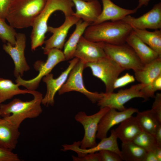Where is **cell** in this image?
Wrapping results in <instances>:
<instances>
[{
    "instance_id": "obj_31",
    "label": "cell",
    "mask_w": 161,
    "mask_h": 161,
    "mask_svg": "<svg viewBox=\"0 0 161 161\" xmlns=\"http://www.w3.org/2000/svg\"><path fill=\"white\" fill-rule=\"evenodd\" d=\"M161 90V75H160L151 83L144 85L140 91L148 100L149 97H154L155 92Z\"/></svg>"
},
{
    "instance_id": "obj_4",
    "label": "cell",
    "mask_w": 161,
    "mask_h": 161,
    "mask_svg": "<svg viewBox=\"0 0 161 161\" xmlns=\"http://www.w3.org/2000/svg\"><path fill=\"white\" fill-rule=\"evenodd\" d=\"M47 0H12L6 19L14 28L32 27Z\"/></svg>"
},
{
    "instance_id": "obj_20",
    "label": "cell",
    "mask_w": 161,
    "mask_h": 161,
    "mask_svg": "<svg viewBox=\"0 0 161 161\" xmlns=\"http://www.w3.org/2000/svg\"><path fill=\"white\" fill-rule=\"evenodd\" d=\"M126 43L132 48L144 65L159 57H161L157 53L144 43L133 30L127 37Z\"/></svg>"
},
{
    "instance_id": "obj_5",
    "label": "cell",
    "mask_w": 161,
    "mask_h": 161,
    "mask_svg": "<svg viewBox=\"0 0 161 161\" xmlns=\"http://www.w3.org/2000/svg\"><path fill=\"white\" fill-rule=\"evenodd\" d=\"M44 54L47 55L46 61H38L34 64V68L39 72L38 75L35 78L27 80L23 79L20 76H18L16 82L19 86H23L29 90H35L43 78L50 73L58 64L66 60L63 52L61 49H52Z\"/></svg>"
},
{
    "instance_id": "obj_43",
    "label": "cell",
    "mask_w": 161,
    "mask_h": 161,
    "mask_svg": "<svg viewBox=\"0 0 161 161\" xmlns=\"http://www.w3.org/2000/svg\"><path fill=\"white\" fill-rule=\"evenodd\" d=\"M1 116V115H0V117Z\"/></svg>"
},
{
    "instance_id": "obj_29",
    "label": "cell",
    "mask_w": 161,
    "mask_h": 161,
    "mask_svg": "<svg viewBox=\"0 0 161 161\" xmlns=\"http://www.w3.org/2000/svg\"><path fill=\"white\" fill-rule=\"evenodd\" d=\"M132 142L147 151L154 149L157 146L154 135L143 131Z\"/></svg>"
},
{
    "instance_id": "obj_35",
    "label": "cell",
    "mask_w": 161,
    "mask_h": 161,
    "mask_svg": "<svg viewBox=\"0 0 161 161\" xmlns=\"http://www.w3.org/2000/svg\"><path fill=\"white\" fill-rule=\"evenodd\" d=\"M154 97L155 100L151 109L161 123V94L157 93Z\"/></svg>"
},
{
    "instance_id": "obj_26",
    "label": "cell",
    "mask_w": 161,
    "mask_h": 161,
    "mask_svg": "<svg viewBox=\"0 0 161 161\" xmlns=\"http://www.w3.org/2000/svg\"><path fill=\"white\" fill-rule=\"evenodd\" d=\"M137 113L136 117L142 130L154 135L161 123L151 109Z\"/></svg>"
},
{
    "instance_id": "obj_7",
    "label": "cell",
    "mask_w": 161,
    "mask_h": 161,
    "mask_svg": "<svg viewBox=\"0 0 161 161\" xmlns=\"http://www.w3.org/2000/svg\"><path fill=\"white\" fill-rule=\"evenodd\" d=\"M89 67L92 75L100 79L104 84L106 93L113 92V85L115 80L125 70L114 61L107 56L95 61L85 65Z\"/></svg>"
},
{
    "instance_id": "obj_40",
    "label": "cell",
    "mask_w": 161,
    "mask_h": 161,
    "mask_svg": "<svg viewBox=\"0 0 161 161\" xmlns=\"http://www.w3.org/2000/svg\"><path fill=\"white\" fill-rule=\"evenodd\" d=\"M154 151L157 161H161V147L157 146L154 149Z\"/></svg>"
},
{
    "instance_id": "obj_32",
    "label": "cell",
    "mask_w": 161,
    "mask_h": 161,
    "mask_svg": "<svg viewBox=\"0 0 161 161\" xmlns=\"http://www.w3.org/2000/svg\"><path fill=\"white\" fill-rule=\"evenodd\" d=\"M134 76L128 73L118 78L115 80L113 85V88L115 89L133 83L135 81Z\"/></svg>"
},
{
    "instance_id": "obj_25",
    "label": "cell",
    "mask_w": 161,
    "mask_h": 161,
    "mask_svg": "<svg viewBox=\"0 0 161 161\" xmlns=\"http://www.w3.org/2000/svg\"><path fill=\"white\" fill-rule=\"evenodd\" d=\"M135 34L146 44L161 57V30L149 31L146 30L132 28Z\"/></svg>"
},
{
    "instance_id": "obj_21",
    "label": "cell",
    "mask_w": 161,
    "mask_h": 161,
    "mask_svg": "<svg viewBox=\"0 0 161 161\" xmlns=\"http://www.w3.org/2000/svg\"><path fill=\"white\" fill-rule=\"evenodd\" d=\"M19 128L5 118H0V147L11 151L16 148L20 135Z\"/></svg>"
},
{
    "instance_id": "obj_38",
    "label": "cell",
    "mask_w": 161,
    "mask_h": 161,
    "mask_svg": "<svg viewBox=\"0 0 161 161\" xmlns=\"http://www.w3.org/2000/svg\"><path fill=\"white\" fill-rule=\"evenodd\" d=\"M144 161H157L154 149L147 152Z\"/></svg>"
},
{
    "instance_id": "obj_9",
    "label": "cell",
    "mask_w": 161,
    "mask_h": 161,
    "mask_svg": "<svg viewBox=\"0 0 161 161\" xmlns=\"http://www.w3.org/2000/svg\"><path fill=\"white\" fill-rule=\"evenodd\" d=\"M109 109L107 107L100 108L98 112L90 115L82 111L79 112L75 115V119L82 125L84 130V137L81 141H80V148L83 149L91 148L97 145L96 134L99 123L102 117Z\"/></svg>"
},
{
    "instance_id": "obj_22",
    "label": "cell",
    "mask_w": 161,
    "mask_h": 161,
    "mask_svg": "<svg viewBox=\"0 0 161 161\" xmlns=\"http://www.w3.org/2000/svg\"><path fill=\"white\" fill-rule=\"evenodd\" d=\"M114 131L123 143L132 141L142 130L136 117L132 115L120 123Z\"/></svg>"
},
{
    "instance_id": "obj_14",
    "label": "cell",
    "mask_w": 161,
    "mask_h": 161,
    "mask_svg": "<svg viewBox=\"0 0 161 161\" xmlns=\"http://www.w3.org/2000/svg\"><path fill=\"white\" fill-rule=\"evenodd\" d=\"M78 60L76 58H72L69 62L66 69L56 78H54L53 75L50 73L43 78V81L46 85L47 92L44 97H43L42 104L46 106L54 105L56 93L65 83L70 72Z\"/></svg>"
},
{
    "instance_id": "obj_41",
    "label": "cell",
    "mask_w": 161,
    "mask_h": 161,
    "mask_svg": "<svg viewBox=\"0 0 161 161\" xmlns=\"http://www.w3.org/2000/svg\"><path fill=\"white\" fill-rule=\"evenodd\" d=\"M151 0H138V4L136 8L138 10L143 6H146L148 5Z\"/></svg>"
},
{
    "instance_id": "obj_8",
    "label": "cell",
    "mask_w": 161,
    "mask_h": 161,
    "mask_svg": "<svg viewBox=\"0 0 161 161\" xmlns=\"http://www.w3.org/2000/svg\"><path fill=\"white\" fill-rule=\"evenodd\" d=\"M144 84L140 83L134 85L129 89H121L116 93L102 92L103 97L97 102V105L100 108L107 107L119 111H122L126 108L125 104L132 99L142 98L148 100L141 89Z\"/></svg>"
},
{
    "instance_id": "obj_13",
    "label": "cell",
    "mask_w": 161,
    "mask_h": 161,
    "mask_svg": "<svg viewBox=\"0 0 161 161\" xmlns=\"http://www.w3.org/2000/svg\"><path fill=\"white\" fill-rule=\"evenodd\" d=\"M80 19L73 15L67 16H65L64 22L60 26L57 27L48 26L47 32L52 33V35L44 41L45 46L43 48L44 53L52 49H62L70 29Z\"/></svg>"
},
{
    "instance_id": "obj_34",
    "label": "cell",
    "mask_w": 161,
    "mask_h": 161,
    "mask_svg": "<svg viewBox=\"0 0 161 161\" xmlns=\"http://www.w3.org/2000/svg\"><path fill=\"white\" fill-rule=\"evenodd\" d=\"M100 161H122L120 156L114 151L103 150L99 152Z\"/></svg>"
},
{
    "instance_id": "obj_28",
    "label": "cell",
    "mask_w": 161,
    "mask_h": 161,
    "mask_svg": "<svg viewBox=\"0 0 161 161\" xmlns=\"http://www.w3.org/2000/svg\"><path fill=\"white\" fill-rule=\"evenodd\" d=\"M12 80L0 77V104L19 94H30V90L21 89Z\"/></svg>"
},
{
    "instance_id": "obj_19",
    "label": "cell",
    "mask_w": 161,
    "mask_h": 161,
    "mask_svg": "<svg viewBox=\"0 0 161 161\" xmlns=\"http://www.w3.org/2000/svg\"><path fill=\"white\" fill-rule=\"evenodd\" d=\"M103 4L101 12L96 20L91 24L108 21H114L122 20L126 16L136 13L137 9H125L116 5L111 0H101Z\"/></svg>"
},
{
    "instance_id": "obj_18",
    "label": "cell",
    "mask_w": 161,
    "mask_h": 161,
    "mask_svg": "<svg viewBox=\"0 0 161 161\" xmlns=\"http://www.w3.org/2000/svg\"><path fill=\"white\" fill-rule=\"evenodd\" d=\"M71 0L75 8L73 15L90 24L96 20L101 12V5L98 0Z\"/></svg>"
},
{
    "instance_id": "obj_30",
    "label": "cell",
    "mask_w": 161,
    "mask_h": 161,
    "mask_svg": "<svg viewBox=\"0 0 161 161\" xmlns=\"http://www.w3.org/2000/svg\"><path fill=\"white\" fill-rule=\"evenodd\" d=\"M0 18V39L4 42H8L14 46L17 34L14 28Z\"/></svg>"
},
{
    "instance_id": "obj_15",
    "label": "cell",
    "mask_w": 161,
    "mask_h": 161,
    "mask_svg": "<svg viewBox=\"0 0 161 161\" xmlns=\"http://www.w3.org/2000/svg\"><path fill=\"white\" fill-rule=\"evenodd\" d=\"M104 42L89 40L83 36L80 38L75 52L76 58L85 65L106 56L103 49Z\"/></svg>"
},
{
    "instance_id": "obj_23",
    "label": "cell",
    "mask_w": 161,
    "mask_h": 161,
    "mask_svg": "<svg viewBox=\"0 0 161 161\" xmlns=\"http://www.w3.org/2000/svg\"><path fill=\"white\" fill-rule=\"evenodd\" d=\"M134 74L135 79L140 83L145 85L151 83L161 75V57L144 65Z\"/></svg>"
},
{
    "instance_id": "obj_24",
    "label": "cell",
    "mask_w": 161,
    "mask_h": 161,
    "mask_svg": "<svg viewBox=\"0 0 161 161\" xmlns=\"http://www.w3.org/2000/svg\"><path fill=\"white\" fill-rule=\"evenodd\" d=\"M75 29L65 43L63 53L66 60L74 58L75 52L79 41L89 23L80 19L75 24Z\"/></svg>"
},
{
    "instance_id": "obj_11",
    "label": "cell",
    "mask_w": 161,
    "mask_h": 161,
    "mask_svg": "<svg viewBox=\"0 0 161 161\" xmlns=\"http://www.w3.org/2000/svg\"><path fill=\"white\" fill-rule=\"evenodd\" d=\"M26 37L24 33H17L14 46L10 43L3 45L4 50L12 59L15 65L13 72L14 76L16 78L19 76H22L24 72L30 69L24 55L26 47Z\"/></svg>"
},
{
    "instance_id": "obj_3",
    "label": "cell",
    "mask_w": 161,
    "mask_h": 161,
    "mask_svg": "<svg viewBox=\"0 0 161 161\" xmlns=\"http://www.w3.org/2000/svg\"><path fill=\"white\" fill-rule=\"evenodd\" d=\"M74 5L71 0H47L44 8L36 18L32 27L31 48L35 50L44 43L48 19L54 12L62 11L65 16L73 15Z\"/></svg>"
},
{
    "instance_id": "obj_6",
    "label": "cell",
    "mask_w": 161,
    "mask_h": 161,
    "mask_svg": "<svg viewBox=\"0 0 161 161\" xmlns=\"http://www.w3.org/2000/svg\"><path fill=\"white\" fill-rule=\"evenodd\" d=\"M103 48L106 56L125 70L132 69L134 72L144 65L132 48L126 43L118 45L104 43Z\"/></svg>"
},
{
    "instance_id": "obj_1",
    "label": "cell",
    "mask_w": 161,
    "mask_h": 161,
    "mask_svg": "<svg viewBox=\"0 0 161 161\" xmlns=\"http://www.w3.org/2000/svg\"><path fill=\"white\" fill-rule=\"evenodd\" d=\"M30 94L33 96L30 101H24L15 98L8 103H0L1 116L18 127L26 119L38 117L42 112V94L35 90H30Z\"/></svg>"
},
{
    "instance_id": "obj_37",
    "label": "cell",
    "mask_w": 161,
    "mask_h": 161,
    "mask_svg": "<svg viewBox=\"0 0 161 161\" xmlns=\"http://www.w3.org/2000/svg\"><path fill=\"white\" fill-rule=\"evenodd\" d=\"M12 0H0V18L5 20Z\"/></svg>"
},
{
    "instance_id": "obj_17",
    "label": "cell",
    "mask_w": 161,
    "mask_h": 161,
    "mask_svg": "<svg viewBox=\"0 0 161 161\" xmlns=\"http://www.w3.org/2000/svg\"><path fill=\"white\" fill-rule=\"evenodd\" d=\"M118 139L114 130L111 131V134L108 137L101 140L100 141L95 147L83 149L80 147V141L75 142L72 144H64L62 145V151L70 150L74 151L78 154V157H81L89 153L98 152L103 150H108L114 151L120 156V152L117 141Z\"/></svg>"
},
{
    "instance_id": "obj_33",
    "label": "cell",
    "mask_w": 161,
    "mask_h": 161,
    "mask_svg": "<svg viewBox=\"0 0 161 161\" xmlns=\"http://www.w3.org/2000/svg\"><path fill=\"white\" fill-rule=\"evenodd\" d=\"M18 154L12 151L0 147V161H20Z\"/></svg>"
},
{
    "instance_id": "obj_16",
    "label": "cell",
    "mask_w": 161,
    "mask_h": 161,
    "mask_svg": "<svg viewBox=\"0 0 161 161\" xmlns=\"http://www.w3.org/2000/svg\"><path fill=\"white\" fill-rule=\"evenodd\" d=\"M138 111L137 109L132 107L119 111L114 109H110L100 121L96 134L97 138L101 140L106 137L107 133L111 128L120 124Z\"/></svg>"
},
{
    "instance_id": "obj_12",
    "label": "cell",
    "mask_w": 161,
    "mask_h": 161,
    "mask_svg": "<svg viewBox=\"0 0 161 161\" xmlns=\"http://www.w3.org/2000/svg\"><path fill=\"white\" fill-rule=\"evenodd\" d=\"M123 21L132 28L139 29L161 28V2L155 4L148 12L138 18L129 15L125 17Z\"/></svg>"
},
{
    "instance_id": "obj_10",
    "label": "cell",
    "mask_w": 161,
    "mask_h": 161,
    "mask_svg": "<svg viewBox=\"0 0 161 161\" xmlns=\"http://www.w3.org/2000/svg\"><path fill=\"white\" fill-rule=\"evenodd\" d=\"M85 68V64L79 60L70 72L66 81L58 91L59 95L77 91L84 95L93 103L97 102L101 98L102 92H92L85 87L83 78V72Z\"/></svg>"
},
{
    "instance_id": "obj_42",
    "label": "cell",
    "mask_w": 161,
    "mask_h": 161,
    "mask_svg": "<svg viewBox=\"0 0 161 161\" xmlns=\"http://www.w3.org/2000/svg\"><path fill=\"white\" fill-rule=\"evenodd\" d=\"M84 0V1H91L92 0Z\"/></svg>"
},
{
    "instance_id": "obj_39",
    "label": "cell",
    "mask_w": 161,
    "mask_h": 161,
    "mask_svg": "<svg viewBox=\"0 0 161 161\" xmlns=\"http://www.w3.org/2000/svg\"><path fill=\"white\" fill-rule=\"evenodd\" d=\"M154 136L157 146L161 147V124L158 126Z\"/></svg>"
},
{
    "instance_id": "obj_36",
    "label": "cell",
    "mask_w": 161,
    "mask_h": 161,
    "mask_svg": "<svg viewBox=\"0 0 161 161\" xmlns=\"http://www.w3.org/2000/svg\"><path fill=\"white\" fill-rule=\"evenodd\" d=\"M74 161H100L99 152L86 154L81 157L72 156Z\"/></svg>"
},
{
    "instance_id": "obj_27",
    "label": "cell",
    "mask_w": 161,
    "mask_h": 161,
    "mask_svg": "<svg viewBox=\"0 0 161 161\" xmlns=\"http://www.w3.org/2000/svg\"><path fill=\"white\" fill-rule=\"evenodd\" d=\"M120 157L126 161H144L147 151L132 141L122 143Z\"/></svg>"
},
{
    "instance_id": "obj_2",
    "label": "cell",
    "mask_w": 161,
    "mask_h": 161,
    "mask_svg": "<svg viewBox=\"0 0 161 161\" xmlns=\"http://www.w3.org/2000/svg\"><path fill=\"white\" fill-rule=\"evenodd\" d=\"M132 30V27L122 20L106 21L90 25L85 30L83 36L93 42L120 44L126 43Z\"/></svg>"
}]
</instances>
